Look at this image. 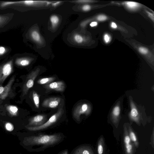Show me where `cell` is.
<instances>
[{"mask_svg":"<svg viewBox=\"0 0 154 154\" xmlns=\"http://www.w3.org/2000/svg\"><path fill=\"white\" fill-rule=\"evenodd\" d=\"M64 111L63 108L58 109L57 112L52 115L47 122L43 125L38 126H27L26 128L31 131H37L45 130L52 127L59 120L62 116Z\"/></svg>","mask_w":154,"mask_h":154,"instance_id":"obj_2","label":"cell"},{"mask_svg":"<svg viewBox=\"0 0 154 154\" xmlns=\"http://www.w3.org/2000/svg\"><path fill=\"white\" fill-rule=\"evenodd\" d=\"M123 139L125 154H134L135 146L129 138L128 129L125 126L124 127Z\"/></svg>","mask_w":154,"mask_h":154,"instance_id":"obj_6","label":"cell"},{"mask_svg":"<svg viewBox=\"0 0 154 154\" xmlns=\"http://www.w3.org/2000/svg\"><path fill=\"white\" fill-rule=\"evenodd\" d=\"M104 147V139L103 137H100L97 144V154H103Z\"/></svg>","mask_w":154,"mask_h":154,"instance_id":"obj_17","label":"cell"},{"mask_svg":"<svg viewBox=\"0 0 154 154\" xmlns=\"http://www.w3.org/2000/svg\"><path fill=\"white\" fill-rule=\"evenodd\" d=\"M50 20L52 26L54 27L58 23L59 21V19L57 15H53L50 17Z\"/></svg>","mask_w":154,"mask_h":154,"instance_id":"obj_22","label":"cell"},{"mask_svg":"<svg viewBox=\"0 0 154 154\" xmlns=\"http://www.w3.org/2000/svg\"><path fill=\"white\" fill-rule=\"evenodd\" d=\"M91 6L88 5H83L82 8V10L84 11H88L91 9Z\"/></svg>","mask_w":154,"mask_h":154,"instance_id":"obj_29","label":"cell"},{"mask_svg":"<svg viewBox=\"0 0 154 154\" xmlns=\"http://www.w3.org/2000/svg\"><path fill=\"white\" fill-rule=\"evenodd\" d=\"M57 154H69L68 149H66L60 151Z\"/></svg>","mask_w":154,"mask_h":154,"instance_id":"obj_31","label":"cell"},{"mask_svg":"<svg viewBox=\"0 0 154 154\" xmlns=\"http://www.w3.org/2000/svg\"><path fill=\"white\" fill-rule=\"evenodd\" d=\"M91 107L89 104L86 103L79 104L75 108L73 112V117L75 120L79 122L80 121L82 114L89 115L91 112Z\"/></svg>","mask_w":154,"mask_h":154,"instance_id":"obj_4","label":"cell"},{"mask_svg":"<svg viewBox=\"0 0 154 154\" xmlns=\"http://www.w3.org/2000/svg\"><path fill=\"white\" fill-rule=\"evenodd\" d=\"M61 98L58 97H50L45 99L43 102L42 106L44 107L51 108L57 107L61 101Z\"/></svg>","mask_w":154,"mask_h":154,"instance_id":"obj_9","label":"cell"},{"mask_svg":"<svg viewBox=\"0 0 154 154\" xmlns=\"http://www.w3.org/2000/svg\"><path fill=\"white\" fill-rule=\"evenodd\" d=\"M5 127L6 129L9 131H12L14 129L13 125L10 122H7L5 123Z\"/></svg>","mask_w":154,"mask_h":154,"instance_id":"obj_24","label":"cell"},{"mask_svg":"<svg viewBox=\"0 0 154 154\" xmlns=\"http://www.w3.org/2000/svg\"><path fill=\"white\" fill-rule=\"evenodd\" d=\"M128 131V135L131 140L134 146L137 148L139 146V142L136 134L130 126H129Z\"/></svg>","mask_w":154,"mask_h":154,"instance_id":"obj_12","label":"cell"},{"mask_svg":"<svg viewBox=\"0 0 154 154\" xmlns=\"http://www.w3.org/2000/svg\"><path fill=\"white\" fill-rule=\"evenodd\" d=\"M65 136L62 133L52 134L38 133L25 138L23 143L35 152H40L61 143Z\"/></svg>","mask_w":154,"mask_h":154,"instance_id":"obj_1","label":"cell"},{"mask_svg":"<svg viewBox=\"0 0 154 154\" xmlns=\"http://www.w3.org/2000/svg\"><path fill=\"white\" fill-rule=\"evenodd\" d=\"M123 4L128 8L130 9H135L140 6V4L138 3L131 1H127L124 2Z\"/></svg>","mask_w":154,"mask_h":154,"instance_id":"obj_19","label":"cell"},{"mask_svg":"<svg viewBox=\"0 0 154 154\" xmlns=\"http://www.w3.org/2000/svg\"><path fill=\"white\" fill-rule=\"evenodd\" d=\"M32 39L35 42H39L41 41V37L39 33L36 30L32 31L30 33Z\"/></svg>","mask_w":154,"mask_h":154,"instance_id":"obj_20","label":"cell"},{"mask_svg":"<svg viewBox=\"0 0 154 154\" xmlns=\"http://www.w3.org/2000/svg\"><path fill=\"white\" fill-rule=\"evenodd\" d=\"M45 88L52 91L59 92L63 91L65 88V85L63 81L51 82L44 86Z\"/></svg>","mask_w":154,"mask_h":154,"instance_id":"obj_10","label":"cell"},{"mask_svg":"<svg viewBox=\"0 0 154 154\" xmlns=\"http://www.w3.org/2000/svg\"><path fill=\"white\" fill-rule=\"evenodd\" d=\"M32 98L35 107L38 108L39 105V97L38 94L35 91H34L32 93Z\"/></svg>","mask_w":154,"mask_h":154,"instance_id":"obj_21","label":"cell"},{"mask_svg":"<svg viewBox=\"0 0 154 154\" xmlns=\"http://www.w3.org/2000/svg\"><path fill=\"white\" fill-rule=\"evenodd\" d=\"M47 116L39 114L29 119L28 126H38L45 123L47 121Z\"/></svg>","mask_w":154,"mask_h":154,"instance_id":"obj_7","label":"cell"},{"mask_svg":"<svg viewBox=\"0 0 154 154\" xmlns=\"http://www.w3.org/2000/svg\"><path fill=\"white\" fill-rule=\"evenodd\" d=\"M73 38L75 41L77 43H81L83 41V37L79 34H75L74 35Z\"/></svg>","mask_w":154,"mask_h":154,"instance_id":"obj_23","label":"cell"},{"mask_svg":"<svg viewBox=\"0 0 154 154\" xmlns=\"http://www.w3.org/2000/svg\"><path fill=\"white\" fill-rule=\"evenodd\" d=\"M131 110L130 113L131 119L133 121L138 123L139 121L138 112L134 104L132 102L131 103Z\"/></svg>","mask_w":154,"mask_h":154,"instance_id":"obj_13","label":"cell"},{"mask_svg":"<svg viewBox=\"0 0 154 154\" xmlns=\"http://www.w3.org/2000/svg\"><path fill=\"white\" fill-rule=\"evenodd\" d=\"M120 109L119 106H116L113 108L112 114L114 122H116L117 121V119L120 115Z\"/></svg>","mask_w":154,"mask_h":154,"instance_id":"obj_18","label":"cell"},{"mask_svg":"<svg viewBox=\"0 0 154 154\" xmlns=\"http://www.w3.org/2000/svg\"><path fill=\"white\" fill-rule=\"evenodd\" d=\"M56 79L55 77L42 78L38 80L37 83L40 85L48 84L52 82Z\"/></svg>","mask_w":154,"mask_h":154,"instance_id":"obj_16","label":"cell"},{"mask_svg":"<svg viewBox=\"0 0 154 154\" xmlns=\"http://www.w3.org/2000/svg\"><path fill=\"white\" fill-rule=\"evenodd\" d=\"M15 78V75H14L11 78L7 84L4 87L3 91L0 96V100H4L8 96L12 85L14 81Z\"/></svg>","mask_w":154,"mask_h":154,"instance_id":"obj_11","label":"cell"},{"mask_svg":"<svg viewBox=\"0 0 154 154\" xmlns=\"http://www.w3.org/2000/svg\"><path fill=\"white\" fill-rule=\"evenodd\" d=\"M13 70V60H11L0 65V85H2Z\"/></svg>","mask_w":154,"mask_h":154,"instance_id":"obj_5","label":"cell"},{"mask_svg":"<svg viewBox=\"0 0 154 154\" xmlns=\"http://www.w3.org/2000/svg\"><path fill=\"white\" fill-rule=\"evenodd\" d=\"M6 51V49L5 47L0 46V56L4 54L5 53Z\"/></svg>","mask_w":154,"mask_h":154,"instance_id":"obj_30","label":"cell"},{"mask_svg":"<svg viewBox=\"0 0 154 154\" xmlns=\"http://www.w3.org/2000/svg\"><path fill=\"white\" fill-rule=\"evenodd\" d=\"M104 40L106 43H109L110 41V37L109 35L107 34H105L103 36Z\"/></svg>","mask_w":154,"mask_h":154,"instance_id":"obj_28","label":"cell"},{"mask_svg":"<svg viewBox=\"0 0 154 154\" xmlns=\"http://www.w3.org/2000/svg\"><path fill=\"white\" fill-rule=\"evenodd\" d=\"M139 52L143 54H146L148 52V50L146 48L143 47H140L138 48Z\"/></svg>","mask_w":154,"mask_h":154,"instance_id":"obj_26","label":"cell"},{"mask_svg":"<svg viewBox=\"0 0 154 154\" xmlns=\"http://www.w3.org/2000/svg\"><path fill=\"white\" fill-rule=\"evenodd\" d=\"M111 27L114 29L116 28L117 27V26L116 23H115L112 22L111 24Z\"/></svg>","mask_w":154,"mask_h":154,"instance_id":"obj_34","label":"cell"},{"mask_svg":"<svg viewBox=\"0 0 154 154\" xmlns=\"http://www.w3.org/2000/svg\"><path fill=\"white\" fill-rule=\"evenodd\" d=\"M147 14H148L149 16L150 17V18L153 21V19H154V16L153 14H152V13L147 11Z\"/></svg>","mask_w":154,"mask_h":154,"instance_id":"obj_33","label":"cell"},{"mask_svg":"<svg viewBox=\"0 0 154 154\" xmlns=\"http://www.w3.org/2000/svg\"><path fill=\"white\" fill-rule=\"evenodd\" d=\"M107 19V17L103 15H99L97 17V20L99 21H103L106 20Z\"/></svg>","mask_w":154,"mask_h":154,"instance_id":"obj_27","label":"cell"},{"mask_svg":"<svg viewBox=\"0 0 154 154\" xmlns=\"http://www.w3.org/2000/svg\"><path fill=\"white\" fill-rule=\"evenodd\" d=\"M31 61L30 59L26 57H18L16 59L15 63L19 66H25L29 65Z\"/></svg>","mask_w":154,"mask_h":154,"instance_id":"obj_14","label":"cell"},{"mask_svg":"<svg viewBox=\"0 0 154 154\" xmlns=\"http://www.w3.org/2000/svg\"><path fill=\"white\" fill-rule=\"evenodd\" d=\"M7 16L0 15V26L5 24L8 20Z\"/></svg>","mask_w":154,"mask_h":154,"instance_id":"obj_25","label":"cell"},{"mask_svg":"<svg viewBox=\"0 0 154 154\" xmlns=\"http://www.w3.org/2000/svg\"><path fill=\"white\" fill-rule=\"evenodd\" d=\"M40 71V69L37 68L28 75L22 87L23 96L26 95L29 90L33 86L34 81L38 75Z\"/></svg>","mask_w":154,"mask_h":154,"instance_id":"obj_3","label":"cell"},{"mask_svg":"<svg viewBox=\"0 0 154 154\" xmlns=\"http://www.w3.org/2000/svg\"><path fill=\"white\" fill-rule=\"evenodd\" d=\"M97 25V23L96 22L94 21L91 22L90 25L91 27H94L96 26Z\"/></svg>","mask_w":154,"mask_h":154,"instance_id":"obj_32","label":"cell"},{"mask_svg":"<svg viewBox=\"0 0 154 154\" xmlns=\"http://www.w3.org/2000/svg\"><path fill=\"white\" fill-rule=\"evenodd\" d=\"M6 109L9 114L11 116H17L18 109L17 106L13 105H9L6 106Z\"/></svg>","mask_w":154,"mask_h":154,"instance_id":"obj_15","label":"cell"},{"mask_svg":"<svg viewBox=\"0 0 154 154\" xmlns=\"http://www.w3.org/2000/svg\"><path fill=\"white\" fill-rule=\"evenodd\" d=\"M70 154H94V152L90 146L87 144H82L75 148Z\"/></svg>","mask_w":154,"mask_h":154,"instance_id":"obj_8","label":"cell"}]
</instances>
